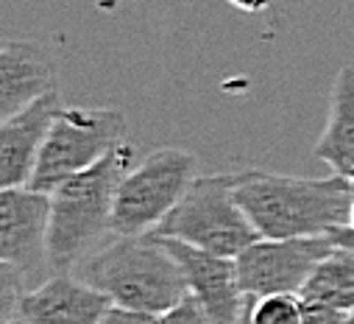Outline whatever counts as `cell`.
<instances>
[{
    "mask_svg": "<svg viewBox=\"0 0 354 324\" xmlns=\"http://www.w3.org/2000/svg\"><path fill=\"white\" fill-rule=\"evenodd\" d=\"M304 299L301 294H268L254 296L248 324H301Z\"/></svg>",
    "mask_w": 354,
    "mask_h": 324,
    "instance_id": "obj_15",
    "label": "cell"
},
{
    "mask_svg": "<svg viewBox=\"0 0 354 324\" xmlns=\"http://www.w3.org/2000/svg\"><path fill=\"white\" fill-rule=\"evenodd\" d=\"M329 237H332V243L337 249H346V252H351L354 255V229L346 224V226H337V229H332L329 232Z\"/></svg>",
    "mask_w": 354,
    "mask_h": 324,
    "instance_id": "obj_19",
    "label": "cell"
},
{
    "mask_svg": "<svg viewBox=\"0 0 354 324\" xmlns=\"http://www.w3.org/2000/svg\"><path fill=\"white\" fill-rule=\"evenodd\" d=\"M301 299L354 313V255L335 246V252L315 266L313 277L301 288Z\"/></svg>",
    "mask_w": 354,
    "mask_h": 324,
    "instance_id": "obj_14",
    "label": "cell"
},
{
    "mask_svg": "<svg viewBox=\"0 0 354 324\" xmlns=\"http://www.w3.org/2000/svg\"><path fill=\"white\" fill-rule=\"evenodd\" d=\"M48 51L31 39H9L0 48V120L56 90Z\"/></svg>",
    "mask_w": 354,
    "mask_h": 324,
    "instance_id": "obj_12",
    "label": "cell"
},
{
    "mask_svg": "<svg viewBox=\"0 0 354 324\" xmlns=\"http://www.w3.org/2000/svg\"><path fill=\"white\" fill-rule=\"evenodd\" d=\"M313 154L332 168V174L354 177V70L343 67L335 75L326 129Z\"/></svg>",
    "mask_w": 354,
    "mask_h": 324,
    "instance_id": "obj_13",
    "label": "cell"
},
{
    "mask_svg": "<svg viewBox=\"0 0 354 324\" xmlns=\"http://www.w3.org/2000/svg\"><path fill=\"white\" fill-rule=\"evenodd\" d=\"M346 324H354V313H348V318H346Z\"/></svg>",
    "mask_w": 354,
    "mask_h": 324,
    "instance_id": "obj_23",
    "label": "cell"
},
{
    "mask_svg": "<svg viewBox=\"0 0 354 324\" xmlns=\"http://www.w3.org/2000/svg\"><path fill=\"white\" fill-rule=\"evenodd\" d=\"M351 182H354V177H351Z\"/></svg>",
    "mask_w": 354,
    "mask_h": 324,
    "instance_id": "obj_24",
    "label": "cell"
},
{
    "mask_svg": "<svg viewBox=\"0 0 354 324\" xmlns=\"http://www.w3.org/2000/svg\"><path fill=\"white\" fill-rule=\"evenodd\" d=\"M229 6H234L237 12H245V15H257V12H265L271 6V0H226Z\"/></svg>",
    "mask_w": 354,
    "mask_h": 324,
    "instance_id": "obj_20",
    "label": "cell"
},
{
    "mask_svg": "<svg viewBox=\"0 0 354 324\" xmlns=\"http://www.w3.org/2000/svg\"><path fill=\"white\" fill-rule=\"evenodd\" d=\"M101 324H162V316L159 313H145V310H131V307L112 305L106 310V316L101 318Z\"/></svg>",
    "mask_w": 354,
    "mask_h": 324,
    "instance_id": "obj_17",
    "label": "cell"
},
{
    "mask_svg": "<svg viewBox=\"0 0 354 324\" xmlns=\"http://www.w3.org/2000/svg\"><path fill=\"white\" fill-rule=\"evenodd\" d=\"M126 132L129 123L120 109L62 107L39 151L28 188L53 193L70 177L101 162L118 143L126 140Z\"/></svg>",
    "mask_w": 354,
    "mask_h": 324,
    "instance_id": "obj_5",
    "label": "cell"
},
{
    "mask_svg": "<svg viewBox=\"0 0 354 324\" xmlns=\"http://www.w3.org/2000/svg\"><path fill=\"white\" fill-rule=\"evenodd\" d=\"M162 324H212L207 310L198 305V299L190 294L185 296L176 307H170L167 313H162Z\"/></svg>",
    "mask_w": 354,
    "mask_h": 324,
    "instance_id": "obj_16",
    "label": "cell"
},
{
    "mask_svg": "<svg viewBox=\"0 0 354 324\" xmlns=\"http://www.w3.org/2000/svg\"><path fill=\"white\" fill-rule=\"evenodd\" d=\"M162 237V235H159ZM170 255L179 260L190 294L207 310L212 324H243L245 310L251 305V294L243 291L237 260L196 249L185 240L162 237Z\"/></svg>",
    "mask_w": 354,
    "mask_h": 324,
    "instance_id": "obj_8",
    "label": "cell"
},
{
    "mask_svg": "<svg viewBox=\"0 0 354 324\" xmlns=\"http://www.w3.org/2000/svg\"><path fill=\"white\" fill-rule=\"evenodd\" d=\"M348 226L354 229V207H351V218H348Z\"/></svg>",
    "mask_w": 354,
    "mask_h": 324,
    "instance_id": "obj_21",
    "label": "cell"
},
{
    "mask_svg": "<svg viewBox=\"0 0 354 324\" xmlns=\"http://www.w3.org/2000/svg\"><path fill=\"white\" fill-rule=\"evenodd\" d=\"M115 302L90 282L56 271L34 291H23L15 318L26 324H101Z\"/></svg>",
    "mask_w": 354,
    "mask_h": 324,
    "instance_id": "obj_10",
    "label": "cell"
},
{
    "mask_svg": "<svg viewBox=\"0 0 354 324\" xmlns=\"http://www.w3.org/2000/svg\"><path fill=\"white\" fill-rule=\"evenodd\" d=\"M196 165H198L196 154L185 148L165 145L151 151L120 179L109 232L115 235L153 232L193 185Z\"/></svg>",
    "mask_w": 354,
    "mask_h": 324,
    "instance_id": "obj_6",
    "label": "cell"
},
{
    "mask_svg": "<svg viewBox=\"0 0 354 324\" xmlns=\"http://www.w3.org/2000/svg\"><path fill=\"white\" fill-rule=\"evenodd\" d=\"M134 143H118L101 162L86 168L50 193L48 266L70 271L93 243L109 232L112 207L120 179L134 168Z\"/></svg>",
    "mask_w": 354,
    "mask_h": 324,
    "instance_id": "obj_2",
    "label": "cell"
},
{
    "mask_svg": "<svg viewBox=\"0 0 354 324\" xmlns=\"http://www.w3.org/2000/svg\"><path fill=\"white\" fill-rule=\"evenodd\" d=\"M348 313L335 310L329 305H318V302H307L304 299V318L301 324H346Z\"/></svg>",
    "mask_w": 354,
    "mask_h": 324,
    "instance_id": "obj_18",
    "label": "cell"
},
{
    "mask_svg": "<svg viewBox=\"0 0 354 324\" xmlns=\"http://www.w3.org/2000/svg\"><path fill=\"white\" fill-rule=\"evenodd\" d=\"M6 324H26L23 318H12V321H6Z\"/></svg>",
    "mask_w": 354,
    "mask_h": 324,
    "instance_id": "obj_22",
    "label": "cell"
},
{
    "mask_svg": "<svg viewBox=\"0 0 354 324\" xmlns=\"http://www.w3.org/2000/svg\"><path fill=\"white\" fill-rule=\"evenodd\" d=\"M234 196L262 237H315L346 226L354 207V182L237 171Z\"/></svg>",
    "mask_w": 354,
    "mask_h": 324,
    "instance_id": "obj_1",
    "label": "cell"
},
{
    "mask_svg": "<svg viewBox=\"0 0 354 324\" xmlns=\"http://www.w3.org/2000/svg\"><path fill=\"white\" fill-rule=\"evenodd\" d=\"M50 193L34 188H0V263L34 274L48 263Z\"/></svg>",
    "mask_w": 354,
    "mask_h": 324,
    "instance_id": "obj_9",
    "label": "cell"
},
{
    "mask_svg": "<svg viewBox=\"0 0 354 324\" xmlns=\"http://www.w3.org/2000/svg\"><path fill=\"white\" fill-rule=\"evenodd\" d=\"M84 277L115 305L159 316L190 296L179 260L156 232L118 235V240L90 258Z\"/></svg>",
    "mask_w": 354,
    "mask_h": 324,
    "instance_id": "obj_3",
    "label": "cell"
},
{
    "mask_svg": "<svg viewBox=\"0 0 354 324\" xmlns=\"http://www.w3.org/2000/svg\"><path fill=\"white\" fill-rule=\"evenodd\" d=\"M237 171L196 177L182 201L153 229L162 237L185 240L196 249L237 258L262 235L234 196Z\"/></svg>",
    "mask_w": 354,
    "mask_h": 324,
    "instance_id": "obj_4",
    "label": "cell"
},
{
    "mask_svg": "<svg viewBox=\"0 0 354 324\" xmlns=\"http://www.w3.org/2000/svg\"><path fill=\"white\" fill-rule=\"evenodd\" d=\"M59 112V90H50L31 107L0 120V188H26L31 182L39 151Z\"/></svg>",
    "mask_w": 354,
    "mask_h": 324,
    "instance_id": "obj_11",
    "label": "cell"
},
{
    "mask_svg": "<svg viewBox=\"0 0 354 324\" xmlns=\"http://www.w3.org/2000/svg\"><path fill=\"white\" fill-rule=\"evenodd\" d=\"M335 252L329 235L315 237H259L237 255L243 291L251 296L301 294L315 266Z\"/></svg>",
    "mask_w": 354,
    "mask_h": 324,
    "instance_id": "obj_7",
    "label": "cell"
}]
</instances>
